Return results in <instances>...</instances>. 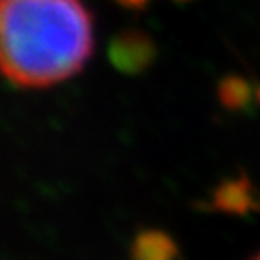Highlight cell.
Wrapping results in <instances>:
<instances>
[{
  "label": "cell",
  "mask_w": 260,
  "mask_h": 260,
  "mask_svg": "<svg viewBox=\"0 0 260 260\" xmlns=\"http://www.w3.org/2000/svg\"><path fill=\"white\" fill-rule=\"evenodd\" d=\"M212 208L223 214L245 216L260 208V197L247 176L232 177L214 189Z\"/></svg>",
  "instance_id": "3"
},
{
  "label": "cell",
  "mask_w": 260,
  "mask_h": 260,
  "mask_svg": "<svg viewBox=\"0 0 260 260\" xmlns=\"http://www.w3.org/2000/svg\"><path fill=\"white\" fill-rule=\"evenodd\" d=\"M176 2H193V0H176Z\"/></svg>",
  "instance_id": "7"
},
{
  "label": "cell",
  "mask_w": 260,
  "mask_h": 260,
  "mask_svg": "<svg viewBox=\"0 0 260 260\" xmlns=\"http://www.w3.org/2000/svg\"><path fill=\"white\" fill-rule=\"evenodd\" d=\"M252 89L249 81H245L239 75H228L218 85V99L223 108L228 110H243L251 103Z\"/></svg>",
  "instance_id": "5"
},
{
  "label": "cell",
  "mask_w": 260,
  "mask_h": 260,
  "mask_svg": "<svg viewBox=\"0 0 260 260\" xmlns=\"http://www.w3.org/2000/svg\"><path fill=\"white\" fill-rule=\"evenodd\" d=\"M254 260H260V254H258V256H256V258H254Z\"/></svg>",
  "instance_id": "9"
},
{
  "label": "cell",
  "mask_w": 260,
  "mask_h": 260,
  "mask_svg": "<svg viewBox=\"0 0 260 260\" xmlns=\"http://www.w3.org/2000/svg\"><path fill=\"white\" fill-rule=\"evenodd\" d=\"M177 243L162 230H143L129 247V260H177Z\"/></svg>",
  "instance_id": "4"
},
{
  "label": "cell",
  "mask_w": 260,
  "mask_h": 260,
  "mask_svg": "<svg viewBox=\"0 0 260 260\" xmlns=\"http://www.w3.org/2000/svg\"><path fill=\"white\" fill-rule=\"evenodd\" d=\"M156 43L145 31L123 29L110 41L108 58L110 64L127 75H137L147 72L156 60Z\"/></svg>",
  "instance_id": "2"
},
{
  "label": "cell",
  "mask_w": 260,
  "mask_h": 260,
  "mask_svg": "<svg viewBox=\"0 0 260 260\" xmlns=\"http://www.w3.org/2000/svg\"><path fill=\"white\" fill-rule=\"evenodd\" d=\"M256 99H258V103H260V89H258V93H256Z\"/></svg>",
  "instance_id": "8"
},
{
  "label": "cell",
  "mask_w": 260,
  "mask_h": 260,
  "mask_svg": "<svg viewBox=\"0 0 260 260\" xmlns=\"http://www.w3.org/2000/svg\"><path fill=\"white\" fill-rule=\"evenodd\" d=\"M94 48L83 0H0V74L23 89L64 83Z\"/></svg>",
  "instance_id": "1"
},
{
  "label": "cell",
  "mask_w": 260,
  "mask_h": 260,
  "mask_svg": "<svg viewBox=\"0 0 260 260\" xmlns=\"http://www.w3.org/2000/svg\"><path fill=\"white\" fill-rule=\"evenodd\" d=\"M118 2L121 8H127V10H143L150 0H114Z\"/></svg>",
  "instance_id": "6"
}]
</instances>
